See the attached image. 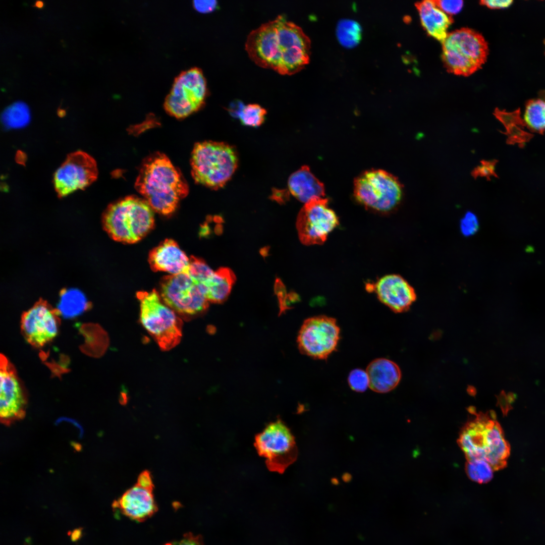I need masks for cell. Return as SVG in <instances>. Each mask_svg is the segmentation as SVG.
Masks as SVG:
<instances>
[{
    "label": "cell",
    "instance_id": "obj_26",
    "mask_svg": "<svg viewBox=\"0 0 545 545\" xmlns=\"http://www.w3.org/2000/svg\"><path fill=\"white\" fill-rule=\"evenodd\" d=\"M361 27L356 21L343 19L337 25L336 35L340 43L351 48L358 44L361 37Z\"/></svg>",
    "mask_w": 545,
    "mask_h": 545
},
{
    "label": "cell",
    "instance_id": "obj_21",
    "mask_svg": "<svg viewBox=\"0 0 545 545\" xmlns=\"http://www.w3.org/2000/svg\"><path fill=\"white\" fill-rule=\"evenodd\" d=\"M421 23L428 34L443 42L453 19L436 5L434 0H424L415 4Z\"/></svg>",
    "mask_w": 545,
    "mask_h": 545
},
{
    "label": "cell",
    "instance_id": "obj_14",
    "mask_svg": "<svg viewBox=\"0 0 545 545\" xmlns=\"http://www.w3.org/2000/svg\"><path fill=\"white\" fill-rule=\"evenodd\" d=\"M97 165L94 158L82 151L68 155L56 171L53 185L59 196L62 197L84 189L96 179Z\"/></svg>",
    "mask_w": 545,
    "mask_h": 545
},
{
    "label": "cell",
    "instance_id": "obj_1",
    "mask_svg": "<svg viewBox=\"0 0 545 545\" xmlns=\"http://www.w3.org/2000/svg\"><path fill=\"white\" fill-rule=\"evenodd\" d=\"M245 49L257 66L291 75L309 63L311 42L300 27L279 15L249 34Z\"/></svg>",
    "mask_w": 545,
    "mask_h": 545
},
{
    "label": "cell",
    "instance_id": "obj_25",
    "mask_svg": "<svg viewBox=\"0 0 545 545\" xmlns=\"http://www.w3.org/2000/svg\"><path fill=\"white\" fill-rule=\"evenodd\" d=\"M88 306V302L81 292L76 290H68L61 294L57 310L59 314L64 317L71 318L82 313Z\"/></svg>",
    "mask_w": 545,
    "mask_h": 545
},
{
    "label": "cell",
    "instance_id": "obj_29",
    "mask_svg": "<svg viewBox=\"0 0 545 545\" xmlns=\"http://www.w3.org/2000/svg\"><path fill=\"white\" fill-rule=\"evenodd\" d=\"M266 110L259 104H243L236 114L241 123L246 126L258 127L263 122Z\"/></svg>",
    "mask_w": 545,
    "mask_h": 545
},
{
    "label": "cell",
    "instance_id": "obj_38",
    "mask_svg": "<svg viewBox=\"0 0 545 545\" xmlns=\"http://www.w3.org/2000/svg\"><path fill=\"white\" fill-rule=\"evenodd\" d=\"M81 535V529H76L73 530L71 533V537L73 541H76L78 540Z\"/></svg>",
    "mask_w": 545,
    "mask_h": 545
},
{
    "label": "cell",
    "instance_id": "obj_31",
    "mask_svg": "<svg viewBox=\"0 0 545 545\" xmlns=\"http://www.w3.org/2000/svg\"><path fill=\"white\" fill-rule=\"evenodd\" d=\"M348 383L354 391L365 392L369 387V378L366 370L360 368L352 370L349 374Z\"/></svg>",
    "mask_w": 545,
    "mask_h": 545
},
{
    "label": "cell",
    "instance_id": "obj_27",
    "mask_svg": "<svg viewBox=\"0 0 545 545\" xmlns=\"http://www.w3.org/2000/svg\"><path fill=\"white\" fill-rule=\"evenodd\" d=\"M30 116L27 106L23 103H15L4 111L2 122L9 128H19L27 125Z\"/></svg>",
    "mask_w": 545,
    "mask_h": 545
},
{
    "label": "cell",
    "instance_id": "obj_32",
    "mask_svg": "<svg viewBox=\"0 0 545 545\" xmlns=\"http://www.w3.org/2000/svg\"><path fill=\"white\" fill-rule=\"evenodd\" d=\"M478 219L475 214L468 211L460 221V230L465 236H470L474 234L478 228Z\"/></svg>",
    "mask_w": 545,
    "mask_h": 545
},
{
    "label": "cell",
    "instance_id": "obj_13",
    "mask_svg": "<svg viewBox=\"0 0 545 545\" xmlns=\"http://www.w3.org/2000/svg\"><path fill=\"white\" fill-rule=\"evenodd\" d=\"M339 224L328 199L316 198L305 203L299 212L296 228L300 241L306 245L321 244Z\"/></svg>",
    "mask_w": 545,
    "mask_h": 545
},
{
    "label": "cell",
    "instance_id": "obj_6",
    "mask_svg": "<svg viewBox=\"0 0 545 545\" xmlns=\"http://www.w3.org/2000/svg\"><path fill=\"white\" fill-rule=\"evenodd\" d=\"M442 44L444 66L449 72L457 75L468 76L477 71L488 53L482 35L467 28L449 33Z\"/></svg>",
    "mask_w": 545,
    "mask_h": 545
},
{
    "label": "cell",
    "instance_id": "obj_9",
    "mask_svg": "<svg viewBox=\"0 0 545 545\" xmlns=\"http://www.w3.org/2000/svg\"><path fill=\"white\" fill-rule=\"evenodd\" d=\"M207 94V82L202 70L193 67L175 78L165 98L164 108L173 117L184 118L200 109Z\"/></svg>",
    "mask_w": 545,
    "mask_h": 545
},
{
    "label": "cell",
    "instance_id": "obj_17",
    "mask_svg": "<svg viewBox=\"0 0 545 545\" xmlns=\"http://www.w3.org/2000/svg\"><path fill=\"white\" fill-rule=\"evenodd\" d=\"M367 287L368 291H374L379 301L396 313L407 311L416 299L414 288L398 275L385 276Z\"/></svg>",
    "mask_w": 545,
    "mask_h": 545
},
{
    "label": "cell",
    "instance_id": "obj_39",
    "mask_svg": "<svg viewBox=\"0 0 545 545\" xmlns=\"http://www.w3.org/2000/svg\"><path fill=\"white\" fill-rule=\"evenodd\" d=\"M43 3L42 1H38L35 2V3H34V5L33 6V7H36V8H39V9L42 8L43 7Z\"/></svg>",
    "mask_w": 545,
    "mask_h": 545
},
{
    "label": "cell",
    "instance_id": "obj_28",
    "mask_svg": "<svg viewBox=\"0 0 545 545\" xmlns=\"http://www.w3.org/2000/svg\"><path fill=\"white\" fill-rule=\"evenodd\" d=\"M465 471L468 477L479 483H485L493 478L494 468L486 461L480 459L467 460Z\"/></svg>",
    "mask_w": 545,
    "mask_h": 545
},
{
    "label": "cell",
    "instance_id": "obj_37",
    "mask_svg": "<svg viewBox=\"0 0 545 545\" xmlns=\"http://www.w3.org/2000/svg\"><path fill=\"white\" fill-rule=\"evenodd\" d=\"M513 3L511 0H487L481 1L480 4L490 9L505 8L510 6Z\"/></svg>",
    "mask_w": 545,
    "mask_h": 545
},
{
    "label": "cell",
    "instance_id": "obj_34",
    "mask_svg": "<svg viewBox=\"0 0 545 545\" xmlns=\"http://www.w3.org/2000/svg\"><path fill=\"white\" fill-rule=\"evenodd\" d=\"M434 1L440 9L450 16L459 13L463 6V1L461 0H434Z\"/></svg>",
    "mask_w": 545,
    "mask_h": 545
},
{
    "label": "cell",
    "instance_id": "obj_22",
    "mask_svg": "<svg viewBox=\"0 0 545 545\" xmlns=\"http://www.w3.org/2000/svg\"><path fill=\"white\" fill-rule=\"evenodd\" d=\"M288 185L291 193L305 203L312 199L323 198L324 196L323 184L315 178L307 166H303L293 173L289 178Z\"/></svg>",
    "mask_w": 545,
    "mask_h": 545
},
{
    "label": "cell",
    "instance_id": "obj_18",
    "mask_svg": "<svg viewBox=\"0 0 545 545\" xmlns=\"http://www.w3.org/2000/svg\"><path fill=\"white\" fill-rule=\"evenodd\" d=\"M153 488L137 482L114 502L113 508L134 521H145L157 511Z\"/></svg>",
    "mask_w": 545,
    "mask_h": 545
},
{
    "label": "cell",
    "instance_id": "obj_19",
    "mask_svg": "<svg viewBox=\"0 0 545 545\" xmlns=\"http://www.w3.org/2000/svg\"><path fill=\"white\" fill-rule=\"evenodd\" d=\"M149 263L154 270L171 275L188 274L190 258L173 240L167 239L150 253Z\"/></svg>",
    "mask_w": 545,
    "mask_h": 545
},
{
    "label": "cell",
    "instance_id": "obj_36",
    "mask_svg": "<svg viewBox=\"0 0 545 545\" xmlns=\"http://www.w3.org/2000/svg\"><path fill=\"white\" fill-rule=\"evenodd\" d=\"M193 6L198 12L206 13L215 10L217 6V2L215 0L194 1H193Z\"/></svg>",
    "mask_w": 545,
    "mask_h": 545
},
{
    "label": "cell",
    "instance_id": "obj_12",
    "mask_svg": "<svg viewBox=\"0 0 545 545\" xmlns=\"http://www.w3.org/2000/svg\"><path fill=\"white\" fill-rule=\"evenodd\" d=\"M340 330L336 319L325 315L306 319L297 338L300 351L316 359L323 360L336 350Z\"/></svg>",
    "mask_w": 545,
    "mask_h": 545
},
{
    "label": "cell",
    "instance_id": "obj_11",
    "mask_svg": "<svg viewBox=\"0 0 545 545\" xmlns=\"http://www.w3.org/2000/svg\"><path fill=\"white\" fill-rule=\"evenodd\" d=\"M160 291L162 301L180 315H197L208 307L206 287L195 283L188 274L166 277L162 281Z\"/></svg>",
    "mask_w": 545,
    "mask_h": 545
},
{
    "label": "cell",
    "instance_id": "obj_16",
    "mask_svg": "<svg viewBox=\"0 0 545 545\" xmlns=\"http://www.w3.org/2000/svg\"><path fill=\"white\" fill-rule=\"evenodd\" d=\"M0 416L4 424L24 417L26 397L20 382L12 365L1 355L0 370Z\"/></svg>",
    "mask_w": 545,
    "mask_h": 545
},
{
    "label": "cell",
    "instance_id": "obj_10",
    "mask_svg": "<svg viewBox=\"0 0 545 545\" xmlns=\"http://www.w3.org/2000/svg\"><path fill=\"white\" fill-rule=\"evenodd\" d=\"M254 446L268 469L283 473L297 459L295 438L280 419L268 424L255 438Z\"/></svg>",
    "mask_w": 545,
    "mask_h": 545
},
{
    "label": "cell",
    "instance_id": "obj_5",
    "mask_svg": "<svg viewBox=\"0 0 545 545\" xmlns=\"http://www.w3.org/2000/svg\"><path fill=\"white\" fill-rule=\"evenodd\" d=\"M191 173L195 181L213 189L222 187L230 179L238 165L233 147L224 142L196 143L191 153Z\"/></svg>",
    "mask_w": 545,
    "mask_h": 545
},
{
    "label": "cell",
    "instance_id": "obj_7",
    "mask_svg": "<svg viewBox=\"0 0 545 545\" xmlns=\"http://www.w3.org/2000/svg\"><path fill=\"white\" fill-rule=\"evenodd\" d=\"M140 320L162 351L176 346L182 336L183 322L176 312L161 299L158 293L138 292Z\"/></svg>",
    "mask_w": 545,
    "mask_h": 545
},
{
    "label": "cell",
    "instance_id": "obj_23",
    "mask_svg": "<svg viewBox=\"0 0 545 545\" xmlns=\"http://www.w3.org/2000/svg\"><path fill=\"white\" fill-rule=\"evenodd\" d=\"M236 280L235 276L229 268L221 267L214 271L203 284L206 288L208 301L213 303H221L229 296Z\"/></svg>",
    "mask_w": 545,
    "mask_h": 545
},
{
    "label": "cell",
    "instance_id": "obj_8",
    "mask_svg": "<svg viewBox=\"0 0 545 545\" xmlns=\"http://www.w3.org/2000/svg\"><path fill=\"white\" fill-rule=\"evenodd\" d=\"M356 199L365 206L381 212L395 209L402 197L401 183L394 176L382 170L360 174L354 181Z\"/></svg>",
    "mask_w": 545,
    "mask_h": 545
},
{
    "label": "cell",
    "instance_id": "obj_4",
    "mask_svg": "<svg viewBox=\"0 0 545 545\" xmlns=\"http://www.w3.org/2000/svg\"><path fill=\"white\" fill-rule=\"evenodd\" d=\"M153 210L144 199L128 196L111 204L103 217L105 230L116 241L134 243L152 229Z\"/></svg>",
    "mask_w": 545,
    "mask_h": 545
},
{
    "label": "cell",
    "instance_id": "obj_33",
    "mask_svg": "<svg viewBox=\"0 0 545 545\" xmlns=\"http://www.w3.org/2000/svg\"><path fill=\"white\" fill-rule=\"evenodd\" d=\"M496 162L494 161H481L480 165L473 170L472 176L474 178L480 176L487 178H489L492 176H496L495 172Z\"/></svg>",
    "mask_w": 545,
    "mask_h": 545
},
{
    "label": "cell",
    "instance_id": "obj_3",
    "mask_svg": "<svg viewBox=\"0 0 545 545\" xmlns=\"http://www.w3.org/2000/svg\"><path fill=\"white\" fill-rule=\"evenodd\" d=\"M471 417L461 430L457 443L467 460L480 459L494 470L504 467L509 453L500 425L493 412H477L469 409Z\"/></svg>",
    "mask_w": 545,
    "mask_h": 545
},
{
    "label": "cell",
    "instance_id": "obj_20",
    "mask_svg": "<svg viewBox=\"0 0 545 545\" xmlns=\"http://www.w3.org/2000/svg\"><path fill=\"white\" fill-rule=\"evenodd\" d=\"M366 371L369 378V388L379 393L393 390L398 386L402 376L399 366L393 361L384 358L372 361Z\"/></svg>",
    "mask_w": 545,
    "mask_h": 545
},
{
    "label": "cell",
    "instance_id": "obj_15",
    "mask_svg": "<svg viewBox=\"0 0 545 545\" xmlns=\"http://www.w3.org/2000/svg\"><path fill=\"white\" fill-rule=\"evenodd\" d=\"M59 314L46 302H37L22 316L21 329L25 339L36 347L52 341L59 332Z\"/></svg>",
    "mask_w": 545,
    "mask_h": 545
},
{
    "label": "cell",
    "instance_id": "obj_35",
    "mask_svg": "<svg viewBox=\"0 0 545 545\" xmlns=\"http://www.w3.org/2000/svg\"><path fill=\"white\" fill-rule=\"evenodd\" d=\"M164 545H204L202 538L191 533H185L179 540L167 543Z\"/></svg>",
    "mask_w": 545,
    "mask_h": 545
},
{
    "label": "cell",
    "instance_id": "obj_2",
    "mask_svg": "<svg viewBox=\"0 0 545 545\" xmlns=\"http://www.w3.org/2000/svg\"><path fill=\"white\" fill-rule=\"evenodd\" d=\"M135 187L154 211L165 215L173 212L189 192L180 171L165 154L158 152L143 161Z\"/></svg>",
    "mask_w": 545,
    "mask_h": 545
},
{
    "label": "cell",
    "instance_id": "obj_24",
    "mask_svg": "<svg viewBox=\"0 0 545 545\" xmlns=\"http://www.w3.org/2000/svg\"><path fill=\"white\" fill-rule=\"evenodd\" d=\"M522 123L532 132L545 131V96L527 102Z\"/></svg>",
    "mask_w": 545,
    "mask_h": 545
},
{
    "label": "cell",
    "instance_id": "obj_30",
    "mask_svg": "<svg viewBox=\"0 0 545 545\" xmlns=\"http://www.w3.org/2000/svg\"><path fill=\"white\" fill-rule=\"evenodd\" d=\"M213 272L203 260L193 256L190 258L188 275L195 283H204Z\"/></svg>",
    "mask_w": 545,
    "mask_h": 545
}]
</instances>
